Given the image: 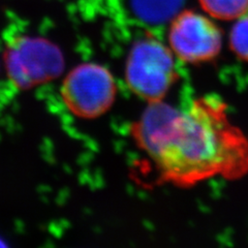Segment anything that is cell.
<instances>
[{
    "instance_id": "cell-1",
    "label": "cell",
    "mask_w": 248,
    "mask_h": 248,
    "mask_svg": "<svg viewBox=\"0 0 248 248\" xmlns=\"http://www.w3.org/2000/svg\"><path fill=\"white\" fill-rule=\"evenodd\" d=\"M133 131L165 182L186 187L248 173V139L215 95L192 99L180 110L151 103Z\"/></svg>"
},
{
    "instance_id": "cell-2",
    "label": "cell",
    "mask_w": 248,
    "mask_h": 248,
    "mask_svg": "<svg viewBox=\"0 0 248 248\" xmlns=\"http://www.w3.org/2000/svg\"><path fill=\"white\" fill-rule=\"evenodd\" d=\"M3 61L10 81L20 90L55 80L64 68V58L58 46L36 36L14 38L5 48Z\"/></svg>"
},
{
    "instance_id": "cell-3",
    "label": "cell",
    "mask_w": 248,
    "mask_h": 248,
    "mask_svg": "<svg viewBox=\"0 0 248 248\" xmlns=\"http://www.w3.org/2000/svg\"><path fill=\"white\" fill-rule=\"evenodd\" d=\"M174 53L154 40L135 44L126 62L125 76L130 89L150 103L160 102L176 78Z\"/></svg>"
},
{
    "instance_id": "cell-4",
    "label": "cell",
    "mask_w": 248,
    "mask_h": 248,
    "mask_svg": "<svg viewBox=\"0 0 248 248\" xmlns=\"http://www.w3.org/2000/svg\"><path fill=\"white\" fill-rule=\"evenodd\" d=\"M116 84L107 68L94 63L77 66L62 84L63 102L76 116L94 118L103 115L116 97Z\"/></svg>"
},
{
    "instance_id": "cell-5",
    "label": "cell",
    "mask_w": 248,
    "mask_h": 248,
    "mask_svg": "<svg viewBox=\"0 0 248 248\" xmlns=\"http://www.w3.org/2000/svg\"><path fill=\"white\" fill-rule=\"evenodd\" d=\"M169 41L177 58L188 63H201L217 56L222 37L219 28L208 17L186 11L172 22Z\"/></svg>"
},
{
    "instance_id": "cell-6",
    "label": "cell",
    "mask_w": 248,
    "mask_h": 248,
    "mask_svg": "<svg viewBox=\"0 0 248 248\" xmlns=\"http://www.w3.org/2000/svg\"><path fill=\"white\" fill-rule=\"evenodd\" d=\"M201 5L212 17L237 20L248 13V0H200Z\"/></svg>"
},
{
    "instance_id": "cell-7",
    "label": "cell",
    "mask_w": 248,
    "mask_h": 248,
    "mask_svg": "<svg viewBox=\"0 0 248 248\" xmlns=\"http://www.w3.org/2000/svg\"><path fill=\"white\" fill-rule=\"evenodd\" d=\"M230 44L239 58L248 61V14L237 19L231 31Z\"/></svg>"
}]
</instances>
